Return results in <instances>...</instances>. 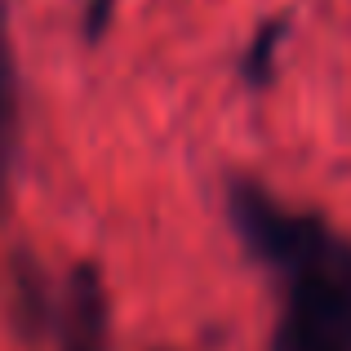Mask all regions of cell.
<instances>
[{"mask_svg": "<svg viewBox=\"0 0 351 351\" xmlns=\"http://www.w3.org/2000/svg\"><path fill=\"white\" fill-rule=\"evenodd\" d=\"M285 36H289V14H276L267 23H258V32L249 36L245 53H240V80L249 89H267L276 80V53H280Z\"/></svg>", "mask_w": 351, "mask_h": 351, "instance_id": "5b68a950", "label": "cell"}, {"mask_svg": "<svg viewBox=\"0 0 351 351\" xmlns=\"http://www.w3.org/2000/svg\"><path fill=\"white\" fill-rule=\"evenodd\" d=\"M58 343L62 351H112V311L94 263H76V271L67 276Z\"/></svg>", "mask_w": 351, "mask_h": 351, "instance_id": "7a4b0ae2", "label": "cell"}, {"mask_svg": "<svg viewBox=\"0 0 351 351\" xmlns=\"http://www.w3.org/2000/svg\"><path fill=\"white\" fill-rule=\"evenodd\" d=\"M18 138H23L18 53H14V27H9V0H0V209L9 205V187H14Z\"/></svg>", "mask_w": 351, "mask_h": 351, "instance_id": "3957f363", "label": "cell"}, {"mask_svg": "<svg viewBox=\"0 0 351 351\" xmlns=\"http://www.w3.org/2000/svg\"><path fill=\"white\" fill-rule=\"evenodd\" d=\"M116 5H120V0H89V5H85L80 32H85L89 45H98V40L107 36V27H112V18H116Z\"/></svg>", "mask_w": 351, "mask_h": 351, "instance_id": "52a82bcc", "label": "cell"}, {"mask_svg": "<svg viewBox=\"0 0 351 351\" xmlns=\"http://www.w3.org/2000/svg\"><path fill=\"white\" fill-rule=\"evenodd\" d=\"M267 351H351V347L343 343V338L325 334L320 325H311V320L285 311L280 325L271 329V343H267Z\"/></svg>", "mask_w": 351, "mask_h": 351, "instance_id": "8992f818", "label": "cell"}, {"mask_svg": "<svg viewBox=\"0 0 351 351\" xmlns=\"http://www.w3.org/2000/svg\"><path fill=\"white\" fill-rule=\"evenodd\" d=\"M9 316H14V329L27 338L45 334V329H58L62 325V307L53 302L49 293V280L45 271L27 258V249L14 254V267H9Z\"/></svg>", "mask_w": 351, "mask_h": 351, "instance_id": "277c9868", "label": "cell"}, {"mask_svg": "<svg viewBox=\"0 0 351 351\" xmlns=\"http://www.w3.org/2000/svg\"><path fill=\"white\" fill-rule=\"evenodd\" d=\"M227 223L254 263L280 276L285 311L351 347V240L320 214L289 209L254 178L227 187Z\"/></svg>", "mask_w": 351, "mask_h": 351, "instance_id": "6da1fadb", "label": "cell"}]
</instances>
